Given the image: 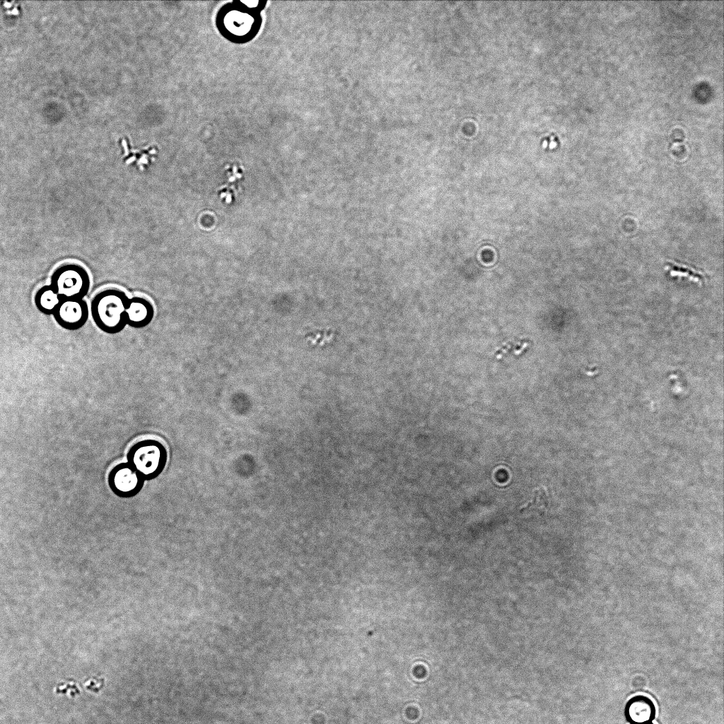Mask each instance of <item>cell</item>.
Returning <instances> with one entry per match:
<instances>
[{"label": "cell", "instance_id": "1", "mask_svg": "<svg viewBox=\"0 0 724 724\" xmlns=\"http://www.w3.org/2000/svg\"><path fill=\"white\" fill-rule=\"evenodd\" d=\"M129 298L119 289L108 288L93 298L90 313L95 325L103 332L115 334L122 332L126 322V308Z\"/></svg>", "mask_w": 724, "mask_h": 724}, {"label": "cell", "instance_id": "2", "mask_svg": "<svg viewBox=\"0 0 724 724\" xmlns=\"http://www.w3.org/2000/svg\"><path fill=\"white\" fill-rule=\"evenodd\" d=\"M165 445L156 439H144L133 444L127 451V462L145 481L158 478L168 462Z\"/></svg>", "mask_w": 724, "mask_h": 724}, {"label": "cell", "instance_id": "3", "mask_svg": "<svg viewBox=\"0 0 724 724\" xmlns=\"http://www.w3.org/2000/svg\"><path fill=\"white\" fill-rule=\"evenodd\" d=\"M50 286L62 299H83L89 291L90 279L82 266L66 264L54 271Z\"/></svg>", "mask_w": 724, "mask_h": 724}, {"label": "cell", "instance_id": "4", "mask_svg": "<svg viewBox=\"0 0 724 724\" xmlns=\"http://www.w3.org/2000/svg\"><path fill=\"white\" fill-rule=\"evenodd\" d=\"M144 484V479L127 462L117 464L107 474L110 489L121 498L135 497L141 491Z\"/></svg>", "mask_w": 724, "mask_h": 724}, {"label": "cell", "instance_id": "5", "mask_svg": "<svg viewBox=\"0 0 724 724\" xmlns=\"http://www.w3.org/2000/svg\"><path fill=\"white\" fill-rule=\"evenodd\" d=\"M89 313L88 306L83 299H62L52 316L61 327L74 331L86 325Z\"/></svg>", "mask_w": 724, "mask_h": 724}, {"label": "cell", "instance_id": "6", "mask_svg": "<svg viewBox=\"0 0 724 724\" xmlns=\"http://www.w3.org/2000/svg\"><path fill=\"white\" fill-rule=\"evenodd\" d=\"M657 714L653 700L644 694H636L629 698L624 706L625 720L630 724L652 723Z\"/></svg>", "mask_w": 724, "mask_h": 724}, {"label": "cell", "instance_id": "7", "mask_svg": "<svg viewBox=\"0 0 724 724\" xmlns=\"http://www.w3.org/2000/svg\"><path fill=\"white\" fill-rule=\"evenodd\" d=\"M154 316L153 308L147 300L134 297L129 298L126 308L127 325L136 329L148 326Z\"/></svg>", "mask_w": 724, "mask_h": 724}, {"label": "cell", "instance_id": "8", "mask_svg": "<svg viewBox=\"0 0 724 724\" xmlns=\"http://www.w3.org/2000/svg\"><path fill=\"white\" fill-rule=\"evenodd\" d=\"M61 300L62 298L50 284L40 287L34 296L35 307L46 315H53Z\"/></svg>", "mask_w": 724, "mask_h": 724}, {"label": "cell", "instance_id": "9", "mask_svg": "<svg viewBox=\"0 0 724 724\" xmlns=\"http://www.w3.org/2000/svg\"><path fill=\"white\" fill-rule=\"evenodd\" d=\"M669 270L672 276H687L688 278H692L696 281H701L703 279L701 273L691 267H684L683 265L675 264L674 263L669 264Z\"/></svg>", "mask_w": 724, "mask_h": 724}, {"label": "cell", "instance_id": "10", "mask_svg": "<svg viewBox=\"0 0 724 724\" xmlns=\"http://www.w3.org/2000/svg\"><path fill=\"white\" fill-rule=\"evenodd\" d=\"M539 490H536V491H535V493H534V497H533V498H532V500H530V501H528V502H527V503H525V505H523L522 506H521V507L520 508V510H525V509H527L528 508H530V507L531 506H532L533 504H535V503H537V500H538L537 498H538V496H539Z\"/></svg>", "mask_w": 724, "mask_h": 724}, {"label": "cell", "instance_id": "11", "mask_svg": "<svg viewBox=\"0 0 724 724\" xmlns=\"http://www.w3.org/2000/svg\"><path fill=\"white\" fill-rule=\"evenodd\" d=\"M241 3L244 4L245 6H247L249 8H254V7L257 6V5L259 4V1H241Z\"/></svg>", "mask_w": 724, "mask_h": 724}, {"label": "cell", "instance_id": "12", "mask_svg": "<svg viewBox=\"0 0 724 724\" xmlns=\"http://www.w3.org/2000/svg\"><path fill=\"white\" fill-rule=\"evenodd\" d=\"M645 724H655V723H653L652 722V723H645Z\"/></svg>", "mask_w": 724, "mask_h": 724}]
</instances>
